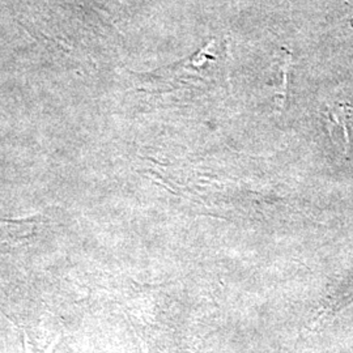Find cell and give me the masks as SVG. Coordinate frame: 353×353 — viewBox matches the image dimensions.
<instances>
[{
  "label": "cell",
  "mask_w": 353,
  "mask_h": 353,
  "mask_svg": "<svg viewBox=\"0 0 353 353\" xmlns=\"http://www.w3.org/2000/svg\"><path fill=\"white\" fill-rule=\"evenodd\" d=\"M293 63V57L290 51L283 49L279 57V83H274V106L275 112L280 114L285 110L287 106V94H288V75Z\"/></svg>",
  "instance_id": "cell-1"
},
{
  "label": "cell",
  "mask_w": 353,
  "mask_h": 353,
  "mask_svg": "<svg viewBox=\"0 0 353 353\" xmlns=\"http://www.w3.org/2000/svg\"><path fill=\"white\" fill-rule=\"evenodd\" d=\"M33 216H36V214H26V216H21V217H13L11 220H4V221H1V220H0V227H7V225H10V223H12V221H21V220L30 219V217H33Z\"/></svg>",
  "instance_id": "cell-2"
},
{
  "label": "cell",
  "mask_w": 353,
  "mask_h": 353,
  "mask_svg": "<svg viewBox=\"0 0 353 353\" xmlns=\"http://www.w3.org/2000/svg\"><path fill=\"white\" fill-rule=\"evenodd\" d=\"M23 335H24V353H30L29 351V338H28V334H26V331L23 332Z\"/></svg>",
  "instance_id": "cell-3"
},
{
  "label": "cell",
  "mask_w": 353,
  "mask_h": 353,
  "mask_svg": "<svg viewBox=\"0 0 353 353\" xmlns=\"http://www.w3.org/2000/svg\"><path fill=\"white\" fill-rule=\"evenodd\" d=\"M59 339H61V335H59V336H58V338H57V339H55V341H52V344H50V345H49V347H48V350H46V351H45V352H43V353H52V351H54V348H55V345H57V344H58V341H59Z\"/></svg>",
  "instance_id": "cell-4"
}]
</instances>
